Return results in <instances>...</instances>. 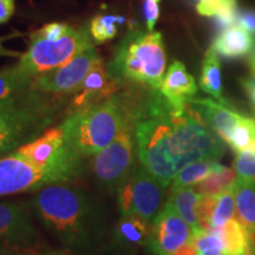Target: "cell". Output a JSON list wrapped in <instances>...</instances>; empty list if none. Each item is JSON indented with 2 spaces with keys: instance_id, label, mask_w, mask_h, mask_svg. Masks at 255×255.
<instances>
[{
  "instance_id": "13",
  "label": "cell",
  "mask_w": 255,
  "mask_h": 255,
  "mask_svg": "<svg viewBox=\"0 0 255 255\" xmlns=\"http://www.w3.org/2000/svg\"><path fill=\"white\" fill-rule=\"evenodd\" d=\"M116 84L117 82L114 81L108 72V69L103 66V62L97 64L79 87L77 96L73 100V110L100 103L110 98L115 95L117 89Z\"/></svg>"
},
{
  "instance_id": "14",
  "label": "cell",
  "mask_w": 255,
  "mask_h": 255,
  "mask_svg": "<svg viewBox=\"0 0 255 255\" xmlns=\"http://www.w3.org/2000/svg\"><path fill=\"white\" fill-rule=\"evenodd\" d=\"M159 92L169 103L175 107H183L195 97L197 84L193 76L187 71L184 64L175 60L164 75Z\"/></svg>"
},
{
  "instance_id": "15",
  "label": "cell",
  "mask_w": 255,
  "mask_h": 255,
  "mask_svg": "<svg viewBox=\"0 0 255 255\" xmlns=\"http://www.w3.org/2000/svg\"><path fill=\"white\" fill-rule=\"evenodd\" d=\"M190 103L201 114L210 129L225 142L227 141L234 127L242 119L240 114L227 107V104L216 102V100L194 97Z\"/></svg>"
},
{
  "instance_id": "28",
  "label": "cell",
  "mask_w": 255,
  "mask_h": 255,
  "mask_svg": "<svg viewBox=\"0 0 255 255\" xmlns=\"http://www.w3.org/2000/svg\"><path fill=\"white\" fill-rule=\"evenodd\" d=\"M235 214V193L234 187L228 188L216 197V203L210 220V229H218L234 219Z\"/></svg>"
},
{
  "instance_id": "39",
  "label": "cell",
  "mask_w": 255,
  "mask_h": 255,
  "mask_svg": "<svg viewBox=\"0 0 255 255\" xmlns=\"http://www.w3.org/2000/svg\"><path fill=\"white\" fill-rule=\"evenodd\" d=\"M41 255H72L69 252H49V253L41 254Z\"/></svg>"
},
{
  "instance_id": "22",
  "label": "cell",
  "mask_w": 255,
  "mask_h": 255,
  "mask_svg": "<svg viewBox=\"0 0 255 255\" xmlns=\"http://www.w3.org/2000/svg\"><path fill=\"white\" fill-rule=\"evenodd\" d=\"M212 231L216 232L221 237L226 255H246L250 241L247 232L237 219H232L221 228Z\"/></svg>"
},
{
  "instance_id": "17",
  "label": "cell",
  "mask_w": 255,
  "mask_h": 255,
  "mask_svg": "<svg viewBox=\"0 0 255 255\" xmlns=\"http://www.w3.org/2000/svg\"><path fill=\"white\" fill-rule=\"evenodd\" d=\"M218 55L227 58H239L253 50V36L240 25H231L223 28L212 45Z\"/></svg>"
},
{
  "instance_id": "41",
  "label": "cell",
  "mask_w": 255,
  "mask_h": 255,
  "mask_svg": "<svg viewBox=\"0 0 255 255\" xmlns=\"http://www.w3.org/2000/svg\"><path fill=\"white\" fill-rule=\"evenodd\" d=\"M254 127H255V119H254Z\"/></svg>"
},
{
  "instance_id": "21",
  "label": "cell",
  "mask_w": 255,
  "mask_h": 255,
  "mask_svg": "<svg viewBox=\"0 0 255 255\" xmlns=\"http://www.w3.org/2000/svg\"><path fill=\"white\" fill-rule=\"evenodd\" d=\"M221 165L222 164L214 159H203V161H196L186 165L178 171L173 182L170 183V191L184 187L195 186L215 170H218Z\"/></svg>"
},
{
  "instance_id": "1",
  "label": "cell",
  "mask_w": 255,
  "mask_h": 255,
  "mask_svg": "<svg viewBox=\"0 0 255 255\" xmlns=\"http://www.w3.org/2000/svg\"><path fill=\"white\" fill-rule=\"evenodd\" d=\"M129 121L141 165L164 187L186 165L203 159L219 161L225 154V141L193 104L175 107L159 90L149 89L142 95L129 108Z\"/></svg>"
},
{
  "instance_id": "29",
  "label": "cell",
  "mask_w": 255,
  "mask_h": 255,
  "mask_svg": "<svg viewBox=\"0 0 255 255\" xmlns=\"http://www.w3.org/2000/svg\"><path fill=\"white\" fill-rule=\"evenodd\" d=\"M190 242L196 248L199 255L225 254L222 239L214 231L200 229V231L193 233Z\"/></svg>"
},
{
  "instance_id": "26",
  "label": "cell",
  "mask_w": 255,
  "mask_h": 255,
  "mask_svg": "<svg viewBox=\"0 0 255 255\" xmlns=\"http://www.w3.org/2000/svg\"><path fill=\"white\" fill-rule=\"evenodd\" d=\"M226 143L231 145L235 152L255 151L254 119L242 116V119L232 130Z\"/></svg>"
},
{
  "instance_id": "35",
  "label": "cell",
  "mask_w": 255,
  "mask_h": 255,
  "mask_svg": "<svg viewBox=\"0 0 255 255\" xmlns=\"http://www.w3.org/2000/svg\"><path fill=\"white\" fill-rule=\"evenodd\" d=\"M242 87H244L245 91L247 92L248 98H250L252 107L255 109V77H250L246 79H242Z\"/></svg>"
},
{
  "instance_id": "23",
  "label": "cell",
  "mask_w": 255,
  "mask_h": 255,
  "mask_svg": "<svg viewBox=\"0 0 255 255\" xmlns=\"http://www.w3.org/2000/svg\"><path fill=\"white\" fill-rule=\"evenodd\" d=\"M196 11L205 17H215L225 28L234 24L238 15L235 0H199Z\"/></svg>"
},
{
  "instance_id": "2",
  "label": "cell",
  "mask_w": 255,
  "mask_h": 255,
  "mask_svg": "<svg viewBox=\"0 0 255 255\" xmlns=\"http://www.w3.org/2000/svg\"><path fill=\"white\" fill-rule=\"evenodd\" d=\"M32 205L43 225L70 250H87L103 233L100 207L87 193L70 184L41 188L34 194Z\"/></svg>"
},
{
  "instance_id": "24",
  "label": "cell",
  "mask_w": 255,
  "mask_h": 255,
  "mask_svg": "<svg viewBox=\"0 0 255 255\" xmlns=\"http://www.w3.org/2000/svg\"><path fill=\"white\" fill-rule=\"evenodd\" d=\"M237 180V171L235 169L227 168L221 165L218 170L207 176L205 180L194 186L197 193L201 195H213L218 196L220 194L227 190L234 184Z\"/></svg>"
},
{
  "instance_id": "36",
  "label": "cell",
  "mask_w": 255,
  "mask_h": 255,
  "mask_svg": "<svg viewBox=\"0 0 255 255\" xmlns=\"http://www.w3.org/2000/svg\"><path fill=\"white\" fill-rule=\"evenodd\" d=\"M173 255H199L197 254L196 248L194 247V245L189 242V244L184 245L183 247H181L180 250L175 252Z\"/></svg>"
},
{
  "instance_id": "10",
  "label": "cell",
  "mask_w": 255,
  "mask_h": 255,
  "mask_svg": "<svg viewBox=\"0 0 255 255\" xmlns=\"http://www.w3.org/2000/svg\"><path fill=\"white\" fill-rule=\"evenodd\" d=\"M100 63H102L100 53L92 46L59 68L34 77L31 88L53 95L77 92L89 72Z\"/></svg>"
},
{
  "instance_id": "25",
  "label": "cell",
  "mask_w": 255,
  "mask_h": 255,
  "mask_svg": "<svg viewBox=\"0 0 255 255\" xmlns=\"http://www.w3.org/2000/svg\"><path fill=\"white\" fill-rule=\"evenodd\" d=\"M33 77L26 75L18 68L17 64L12 68L0 71V101L13 96L18 92L31 88Z\"/></svg>"
},
{
  "instance_id": "16",
  "label": "cell",
  "mask_w": 255,
  "mask_h": 255,
  "mask_svg": "<svg viewBox=\"0 0 255 255\" xmlns=\"http://www.w3.org/2000/svg\"><path fill=\"white\" fill-rule=\"evenodd\" d=\"M235 219L247 232L248 241L255 242V182L237 177L234 184Z\"/></svg>"
},
{
  "instance_id": "6",
  "label": "cell",
  "mask_w": 255,
  "mask_h": 255,
  "mask_svg": "<svg viewBox=\"0 0 255 255\" xmlns=\"http://www.w3.org/2000/svg\"><path fill=\"white\" fill-rule=\"evenodd\" d=\"M13 152L38 168L58 174L65 182L84 173L83 157L68 144L60 127L49 129Z\"/></svg>"
},
{
  "instance_id": "3",
  "label": "cell",
  "mask_w": 255,
  "mask_h": 255,
  "mask_svg": "<svg viewBox=\"0 0 255 255\" xmlns=\"http://www.w3.org/2000/svg\"><path fill=\"white\" fill-rule=\"evenodd\" d=\"M129 122V108L120 96L73 110L60 128L68 144L82 157L103 150Z\"/></svg>"
},
{
  "instance_id": "30",
  "label": "cell",
  "mask_w": 255,
  "mask_h": 255,
  "mask_svg": "<svg viewBox=\"0 0 255 255\" xmlns=\"http://www.w3.org/2000/svg\"><path fill=\"white\" fill-rule=\"evenodd\" d=\"M234 169L238 177L246 178L255 182V151L237 152Z\"/></svg>"
},
{
  "instance_id": "9",
  "label": "cell",
  "mask_w": 255,
  "mask_h": 255,
  "mask_svg": "<svg viewBox=\"0 0 255 255\" xmlns=\"http://www.w3.org/2000/svg\"><path fill=\"white\" fill-rule=\"evenodd\" d=\"M60 182L65 181L58 174L38 168L15 152L0 158V196L36 191Z\"/></svg>"
},
{
  "instance_id": "42",
  "label": "cell",
  "mask_w": 255,
  "mask_h": 255,
  "mask_svg": "<svg viewBox=\"0 0 255 255\" xmlns=\"http://www.w3.org/2000/svg\"><path fill=\"white\" fill-rule=\"evenodd\" d=\"M220 255H226V254H220Z\"/></svg>"
},
{
  "instance_id": "20",
  "label": "cell",
  "mask_w": 255,
  "mask_h": 255,
  "mask_svg": "<svg viewBox=\"0 0 255 255\" xmlns=\"http://www.w3.org/2000/svg\"><path fill=\"white\" fill-rule=\"evenodd\" d=\"M200 197L201 194L194 189V186H190L170 191V195L168 199L173 203L181 218L188 223L193 233L202 229L200 227L199 220L196 216V205Z\"/></svg>"
},
{
  "instance_id": "7",
  "label": "cell",
  "mask_w": 255,
  "mask_h": 255,
  "mask_svg": "<svg viewBox=\"0 0 255 255\" xmlns=\"http://www.w3.org/2000/svg\"><path fill=\"white\" fill-rule=\"evenodd\" d=\"M136 155L135 138L129 121L116 138L94 156L91 168L97 182L111 193L119 190L136 168Z\"/></svg>"
},
{
  "instance_id": "37",
  "label": "cell",
  "mask_w": 255,
  "mask_h": 255,
  "mask_svg": "<svg viewBox=\"0 0 255 255\" xmlns=\"http://www.w3.org/2000/svg\"><path fill=\"white\" fill-rule=\"evenodd\" d=\"M2 41H4V38L0 37V57H20L21 56L20 52L6 49L4 44H2Z\"/></svg>"
},
{
  "instance_id": "40",
  "label": "cell",
  "mask_w": 255,
  "mask_h": 255,
  "mask_svg": "<svg viewBox=\"0 0 255 255\" xmlns=\"http://www.w3.org/2000/svg\"><path fill=\"white\" fill-rule=\"evenodd\" d=\"M246 255H255V244H251L250 242V247H248Z\"/></svg>"
},
{
  "instance_id": "33",
  "label": "cell",
  "mask_w": 255,
  "mask_h": 255,
  "mask_svg": "<svg viewBox=\"0 0 255 255\" xmlns=\"http://www.w3.org/2000/svg\"><path fill=\"white\" fill-rule=\"evenodd\" d=\"M238 25L250 32L252 36H255V9H246L241 11L237 15Z\"/></svg>"
},
{
  "instance_id": "8",
  "label": "cell",
  "mask_w": 255,
  "mask_h": 255,
  "mask_svg": "<svg viewBox=\"0 0 255 255\" xmlns=\"http://www.w3.org/2000/svg\"><path fill=\"white\" fill-rule=\"evenodd\" d=\"M165 189L143 165L136 167L117 190L121 214L137 215L152 223L167 202Z\"/></svg>"
},
{
  "instance_id": "12",
  "label": "cell",
  "mask_w": 255,
  "mask_h": 255,
  "mask_svg": "<svg viewBox=\"0 0 255 255\" xmlns=\"http://www.w3.org/2000/svg\"><path fill=\"white\" fill-rule=\"evenodd\" d=\"M191 235V228L168 200L151 223V237L146 248L151 255H173L189 244Z\"/></svg>"
},
{
  "instance_id": "32",
  "label": "cell",
  "mask_w": 255,
  "mask_h": 255,
  "mask_svg": "<svg viewBox=\"0 0 255 255\" xmlns=\"http://www.w3.org/2000/svg\"><path fill=\"white\" fill-rule=\"evenodd\" d=\"M159 4H161V0H144L143 13H144L148 31H154L155 25L157 23L159 17Z\"/></svg>"
},
{
  "instance_id": "11",
  "label": "cell",
  "mask_w": 255,
  "mask_h": 255,
  "mask_svg": "<svg viewBox=\"0 0 255 255\" xmlns=\"http://www.w3.org/2000/svg\"><path fill=\"white\" fill-rule=\"evenodd\" d=\"M40 244V235L26 207L17 202H0V250L33 251Z\"/></svg>"
},
{
  "instance_id": "38",
  "label": "cell",
  "mask_w": 255,
  "mask_h": 255,
  "mask_svg": "<svg viewBox=\"0 0 255 255\" xmlns=\"http://www.w3.org/2000/svg\"><path fill=\"white\" fill-rule=\"evenodd\" d=\"M252 51H253V53H252V56H251V66H252V70H253V72L255 75V47Z\"/></svg>"
},
{
  "instance_id": "19",
  "label": "cell",
  "mask_w": 255,
  "mask_h": 255,
  "mask_svg": "<svg viewBox=\"0 0 255 255\" xmlns=\"http://www.w3.org/2000/svg\"><path fill=\"white\" fill-rule=\"evenodd\" d=\"M200 88L220 103L227 104L222 96L221 64L218 53L213 47L207 51L203 58L200 75Z\"/></svg>"
},
{
  "instance_id": "31",
  "label": "cell",
  "mask_w": 255,
  "mask_h": 255,
  "mask_svg": "<svg viewBox=\"0 0 255 255\" xmlns=\"http://www.w3.org/2000/svg\"><path fill=\"white\" fill-rule=\"evenodd\" d=\"M216 197L213 195H201L196 205V216L199 220L200 227L206 231L210 229V220L216 203Z\"/></svg>"
},
{
  "instance_id": "18",
  "label": "cell",
  "mask_w": 255,
  "mask_h": 255,
  "mask_svg": "<svg viewBox=\"0 0 255 255\" xmlns=\"http://www.w3.org/2000/svg\"><path fill=\"white\" fill-rule=\"evenodd\" d=\"M114 234L116 241L127 248L146 247L151 237V223L137 215H124Z\"/></svg>"
},
{
  "instance_id": "34",
  "label": "cell",
  "mask_w": 255,
  "mask_h": 255,
  "mask_svg": "<svg viewBox=\"0 0 255 255\" xmlns=\"http://www.w3.org/2000/svg\"><path fill=\"white\" fill-rule=\"evenodd\" d=\"M15 11V0H0V25L7 23Z\"/></svg>"
},
{
  "instance_id": "4",
  "label": "cell",
  "mask_w": 255,
  "mask_h": 255,
  "mask_svg": "<svg viewBox=\"0 0 255 255\" xmlns=\"http://www.w3.org/2000/svg\"><path fill=\"white\" fill-rule=\"evenodd\" d=\"M165 65L167 56L162 34L135 28L120 41L107 69L117 83L132 82L159 90L165 75Z\"/></svg>"
},
{
  "instance_id": "27",
  "label": "cell",
  "mask_w": 255,
  "mask_h": 255,
  "mask_svg": "<svg viewBox=\"0 0 255 255\" xmlns=\"http://www.w3.org/2000/svg\"><path fill=\"white\" fill-rule=\"evenodd\" d=\"M124 21L123 17L114 14L96 15L90 23V34L96 44H103L105 41L114 39L119 31V25Z\"/></svg>"
},
{
  "instance_id": "5",
  "label": "cell",
  "mask_w": 255,
  "mask_h": 255,
  "mask_svg": "<svg viewBox=\"0 0 255 255\" xmlns=\"http://www.w3.org/2000/svg\"><path fill=\"white\" fill-rule=\"evenodd\" d=\"M92 46L94 39L85 27L69 26L58 37L47 36L39 28L31 36L26 52L19 57L17 66L34 78L59 68Z\"/></svg>"
}]
</instances>
